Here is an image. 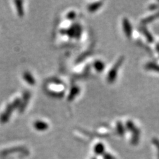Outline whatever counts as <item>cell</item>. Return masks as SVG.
<instances>
[{
	"instance_id": "3957f363",
	"label": "cell",
	"mask_w": 159,
	"mask_h": 159,
	"mask_svg": "<svg viewBox=\"0 0 159 159\" xmlns=\"http://www.w3.org/2000/svg\"><path fill=\"white\" fill-rule=\"evenodd\" d=\"M64 32H65L64 33L68 34L70 37H72V38H79L81 35L82 29L80 26L76 25L66 30Z\"/></svg>"
},
{
	"instance_id": "4fadbf2b",
	"label": "cell",
	"mask_w": 159,
	"mask_h": 159,
	"mask_svg": "<svg viewBox=\"0 0 159 159\" xmlns=\"http://www.w3.org/2000/svg\"><path fill=\"white\" fill-rule=\"evenodd\" d=\"M76 14L74 11H70L68 13V14L66 15V18L69 20H73L76 18Z\"/></svg>"
},
{
	"instance_id": "5b68a950",
	"label": "cell",
	"mask_w": 159,
	"mask_h": 159,
	"mask_svg": "<svg viewBox=\"0 0 159 159\" xmlns=\"http://www.w3.org/2000/svg\"><path fill=\"white\" fill-rule=\"evenodd\" d=\"M23 77L24 80L28 84H29L30 86H34V84H36L35 78H34V76L32 75L31 72L25 71L23 73Z\"/></svg>"
},
{
	"instance_id": "7c38bea8",
	"label": "cell",
	"mask_w": 159,
	"mask_h": 159,
	"mask_svg": "<svg viewBox=\"0 0 159 159\" xmlns=\"http://www.w3.org/2000/svg\"><path fill=\"white\" fill-rule=\"evenodd\" d=\"M104 150V147L102 145V143H98L94 147V151H95L96 153H97L98 155H100L101 153L103 152Z\"/></svg>"
},
{
	"instance_id": "ba28073f",
	"label": "cell",
	"mask_w": 159,
	"mask_h": 159,
	"mask_svg": "<svg viewBox=\"0 0 159 159\" xmlns=\"http://www.w3.org/2000/svg\"><path fill=\"white\" fill-rule=\"evenodd\" d=\"M80 92V89L79 87L76 86H73L71 88L70 91V93H68V102H72L74 99H75L79 94Z\"/></svg>"
},
{
	"instance_id": "277c9868",
	"label": "cell",
	"mask_w": 159,
	"mask_h": 159,
	"mask_svg": "<svg viewBox=\"0 0 159 159\" xmlns=\"http://www.w3.org/2000/svg\"><path fill=\"white\" fill-rule=\"evenodd\" d=\"M34 128L39 131H44L48 129V124L42 120H37L33 124Z\"/></svg>"
},
{
	"instance_id": "8fae6325",
	"label": "cell",
	"mask_w": 159,
	"mask_h": 159,
	"mask_svg": "<svg viewBox=\"0 0 159 159\" xmlns=\"http://www.w3.org/2000/svg\"><path fill=\"white\" fill-rule=\"evenodd\" d=\"M15 5H16V7L17 9V15L20 17H23L24 16V7L23 6V2L20 1H16L15 2Z\"/></svg>"
},
{
	"instance_id": "30bf717a",
	"label": "cell",
	"mask_w": 159,
	"mask_h": 159,
	"mask_svg": "<svg viewBox=\"0 0 159 159\" xmlns=\"http://www.w3.org/2000/svg\"><path fill=\"white\" fill-rule=\"evenodd\" d=\"M93 66L94 69H95V70H96L98 72H102L104 70V69H105L106 65L103 61L98 60V61L93 62Z\"/></svg>"
},
{
	"instance_id": "8992f818",
	"label": "cell",
	"mask_w": 159,
	"mask_h": 159,
	"mask_svg": "<svg viewBox=\"0 0 159 159\" xmlns=\"http://www.w3.org/2000/svg\"><path fill=\"white\" fill-rule=\"evenodd\" d=\"M30 97H31V94H30L29 92H26L24 93L23 99L21 102V106L19 107L20 112H23L25 110V107L29 102Z\"/></svg>"
},
{
	"instance_id": "52a82bcc",
	"label": "cell",
	"mask_w": 159,
	"mask_h": 159,
	"mask_svg": "<svg viewBox=\"0 0 159 159\" xmlns=\"http://www.w3.org/2000/svg\"><path fill=\"white\" fill-rule=\"evenodd\" d=\"M123 30L124 32H125L126 36L128 37L129 38L131 37V31H132V28L130 23H129V21L125 18L123 21Z\"/></svg>"
},
{
	"instance_id": "6da1fadb",
	"label": "cell",
	"mask_w": 159,
	"mask_h": 159,
	"mask_svg": "<svg viewBox=\"0 0 159 159\" xmlns=\"http://www.w3.org/2000/svg\"><path fill=\"white\" fill-rule=\"evenodd\" d=\"M123 61V58H119L117 61V62L115 64V65H114L110 70H109L107 77L108 82L113 83L116 80L117 75V72L119 70V68L121 65Z\"/></svg>"
},
{
	"instance_id": "7a4b0ae2",
	"label": "cell",
	"mask_w": 159,
	"mask_h": 159,
	"mask_svg": "<svg viewBox=\"0 0 159 159\" xmlns=\"http://www.w3.org/2000/svg\"><path fill=\"white\" fill-rule=\"evenodd\" d=\"M16 109L15 106L13 105V103H9L7 106L6 110H5L4 113L2 114L1 116V121L2 123H6L10 117V116L11 115L14 109Z\"/></svg>"
},
{
	"instance_id": "9c48e42d",
	"label": "cell",
	"mask_w": 159,
	"mask_h": 159,
	"mask_svg": "<svg viewBox=\"0 0 159 159\" xmlns=\"http://www.w3.org/2000/svg\"><path fill=\"white\" fill-rule=\"evenodd\" d=\"M103 2H94L93 3L89 4L88 6V10L89 13H94L96 12L97 10H98L102 6Z\"/></svg>"
}]
</instances>
